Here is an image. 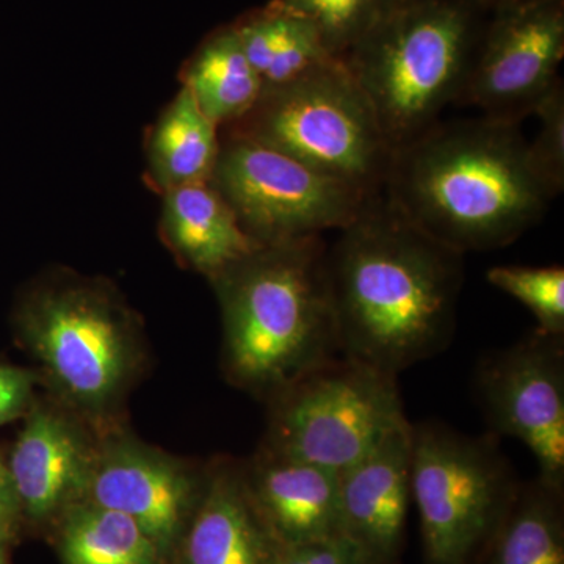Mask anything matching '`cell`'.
<instances>
[{"label": "cell", "mask_w": 564, "mask_h": 564, "mask_svg": "<svg viewBox=\"0 0 564 564\" xmlns=\"http://www.w3.org/2000/svg\"><path fill=\"white\" fill-rule=\"evenodd\" d=\"M462 252L411 225L383 195L326 247L339 352L399 377L454 339Z\"/></svg>", "instance_id": "1"}, {"label": "cell", "mask_w": 564, "mask_h": 564, "mask_svg": "<svg viewBox=\"0 0 564 564\" xmlns=\"http://www.w3.org/2000/svg\"><path fill=\"white\" fill-rule=\"evenodd\" d=\"M381 195L462 254L516 242L556 198L534 170L521 124L486 117L436 122L393 151Z\"/></svg>", "instance_id": "2"}, {"label": "cell", "mask_w": 564, "mask_h": 564, "mask_svg": "<svg viewBox=\"0 0 564 564\" xmlns=\"http://www.w3.org/2000/svg\"><path fill=\"white\" fill-rule=\"evenodd\" d=\"M321 236L263 245L215 278L234 384L273 399L340 356Z\"/></svg>", "instance_id": "3"}, {"label": "cell", "mask_w": 564, "mask_h": 564, "mask_svg": "<svg viewBox=\"0 0 564 564\" xmlns=\"http://www.w3.org/2000/svg\"><path fill=\"white\" fill-rule=\"evenodd\" d=\"M477 0H403L343 58L392 152L458 101L478 40Z\"/></svg>", "instance_id": "4"}, {"label": "cell", "mask_w": 564, "mask_h": 564, "mask_svg": "<svg viewBox=\"0 0 564 564\" xmlns=\"http://www.w3.org/2000/svg\"><path fill=\"white\" fill-rule=\"evenodd\" d=\"M237 133L302 162L315 172L380 195L392 150L377 115L343 61L265 88L236 122Z\"/></svg>", "instance_id": "5"}, {"label": "cell", "mask_w": 564, "mask_h": 564, "mask_svg": "<svg viewBox=\"0 0 564 564\" xmlns=\"http://www.w3.org/2000/svg\"><path fill=\"white\" fill-rule=\"evenodd\" d=\"M20 326L58 403L82 417L109 413L139 369L135 326L99 285L62 282L41 289L25 303Z\"/></svg>", "instance_id": "6"}, {"label": "cell", "mask_w": 564, "mask_h": 564, "mask_svg": "<svg viewBox=\"0 0 564 564\" xmlns=\"http://www.w3.org/2000/svg\"><path fill=\"white\" fill-rule=\"evenodd\" d=\"M411 496L425 564H475L513 503L519 481L494 434L440 422L411 425Z\"/></svg>", "instance_id": "7"}, {"label": "cell", "mask_w": 564, "mask_h": 564, "mask_svg": "<svg viewBox=\"0 0 564 564\" xmlns=\"http://www.w3.org/2000/svg\"><path fill=\"white\" fill-rule=\"evenodd\" d=\"M263 447L345 469L408 422L397 377L337 356L276 393Z\"/></svg>", "instance_id": "8"}, {"label": "cell", "mask_w": 564, "mask_h": 564, "mask_svg": "<svg viewBox=\"0 0 564 564\" xmlns=\"http://www.w3.org/2000/svg\"><path fill=\"white\" fill-rule=\"evenodd\" d=\"M210 184L261 245L340 231L377 196L237 132L220 143Z\"/></svg>", "instance_id": "9"}, {"label": "cell", "mask_w": 564, "mask_h": 564, "mask_svg": "<svg viewBox=\"0 0 564 564\" xmlns=\"http://www.w3.org/2000/svg\"><path fill=\"white\" fill-rule=\"evenodd\" d=\"M494 9L456 102L521 124L562 80L564 0H497Z\"/></svg>", "instance_id": "10"}, {"label": "cell", "mask_w": 564, "mask_h": 564, "mask_svg": "<svg viewBox=\"0 0 564 564\" xmlns=\"http://www.w3.org/2000/svg\"><path fill=\"white\" fill-rule=\"evenodd\" d=\"M564 337L536 329L518 344L485 356L475 389L494 436L529 448L538 477L564 489Z\"/></svg>", "instance_id": "11"}, {"label": "cell", "mask_w": 564, "mask_h": 564, "mask_svg": "<svg viewBox=\"0 0 564 564\" xmlns=\"http://www.w3.org/2000/svg\"><path fill=\"white\" fill-rule=\"evenodd\" d=\"M207 470L199 473L128 434H106L99 437L80 502L129 516L170 563L202 500Z\"/></svg>", "instance_id": "12"}, {"label": "cell", "mask_w": 564, "mask_h": 564, "mask_svg": "<svg viewBox=\"0 0 564 564\" xmlns=\"http://www.w3.org/2000/svg\"><path fill=\"white\" fill-rule=\"evenodd\" d=\"M98 441L62 403H32L7 462L21 519L51 525L84 499Z\"/></svg>", "instance_id": "13"}, {"label": "cell", "mask_w": 564, "mask_h": 564, "mask_svg": "<svg viewBox=\"0 0 564 564\" xmlns=\"http://www.w3.org/2000/svg\"><path fill=\"white\" fill-rule=\"evenodd\" d=\"M408 421L339 474L340 534L369 564H402L411 496Z\"/></svg>", "instance_id": "14"}, {"label": "cell", "mask_w": 564, "mask_h": 564, "mask_svg": "<svg viewBox=\"0 0 564 564\" xmlns=\"http://www.w3.org/2000/svg\"><path fill=\"white\" fill-rule=\"evenodd\" d=\"M256 510L281 545L340 534L339 473L263 447L243 464Z\"/></svg>", "instance_id": "15"}, {"label": "cell", "mask_w": 564, "mask_h": 564, "mask_svg": "<svg viewBox=\"0 0 564 564\" xmlns=\"http://www.w3.org/2000/svg\"><path fill=\"white\" fill-rule=\"evenodd\" d=\"M281 544L256 510L242 464L207 470L206 488L169 564H274Z\"/></svg>", "instance_id": "16"}, {"label": "cell", "mask_w": 564, "mask_h": 564, "mask_svg": "<svg viewBox=\"0 0 564 564\" xmlns=\"http://www.w3.org/2000/svg\"><path fill=\"white\" fill-rule=\"evenodd\" d=\"M162 228L182 261L212 280L263 247L243 231L210 181L166 192Z\"/></svg>", "instance_id": "17"}, {"label": "cell", "mask_w": 564, "mask_h": 564, "mask_svg": "<svg viewBox=\"0 0 564 564\" xmlns=\"http://www.w3.org/2000/svg\"><path fill=\"white\" fill-rule=\"evenodd\" d=\"M232 28L265 88L299 79L323 63L334 61L314 25L289 10L281 0L245 14Z\"/></svg>", "instance_id": "18"}, {"label": "cell", "mask_w": 564, "mask_h": 564, "mask_svg": "<svg viewBox=\"0 0 564 564\" xmlns=\"http://www.w3.org/2000/svg\"><path fill=\"white\" fill-rule=\"evenodd\" d=\"M475 564H564L563 489L540 477L519 484Z\"/></svg>", "instance_id": "19"}, {"label": "cell", "mask_w": 564, "mask_h": 564, "mask_svg": "<svg viewBox=\"0 0 564 564\" xmlns=\"http://www.w3.org/2000/svg\"><path fill=\"white\" fill-rule=\"evenodd\" d=\"M184 87L217 126L242 120L265 88L248 62L232 25L204 41L185 69Z\"/></svg>", "instance_id": "20"}, {"label": "cell", "mask_w": 564, "mask_h": 564, "mask_svg": "<svg viewBox=\"0 0 564 564\" xmlns=\"http://www.w3.org/2000/svg\"><path fill=\"white\" fill-rule=\"evenodd\" d=\"M54 530L62 564H169L133 519L99 505H73Z\"/></svg>", "instance_id": "21"}, {"label": "cell", "mask_w": 564, "mask_h": 564, "mask_svg": "<svg viewBox=\"0 0 564 564\" xmlns=\"http://www.w3.org/2000/svg\"><path fill=\"white\" fill-rule=\"evenodd\" d=\"M217 128L182 88L151 137L152 176L163 191L210 181L220 152Z\"/></svg>", "instance_id": "22"}, {"label": "cell", "mask_w": 564, "mask_h": 564, "mask_svg": "<svg viewBox=\"0 0 564 564\" xmlns=\"http://www.w3.org/2000/svg\"><path fill=\"white\" fill-rule=\"evenodd\" d=\"M302 14L321 35L325 50L343 61L351 47L372 31L403 0H281Z\"/></svg>", "instance_id": "23"}, {"label": "cell", "mask_w": 564, "mask_h": 564, "mask_svg": "<svg viewBox=\"0 0 564 564\" xmlns=\"http://www.w3.org/2000/svg\"><path fill=\"white\" fill-rule=\"evenodd\" d=\"M489 284L513 296L536 317L538 329L564 337V269L562 265L492 267Z\"/></svg>", "instance_id": "24"}, {"label": "cell", "mask_w": 564, "mask_h": 564, "mask_svg": "<svg viewBox=\"0 0 564 564\" xmlns=\"http://www.w3.org/2000/svg\"><path fill=\"white\" fill-rule=\"evenodd\" d=\"M540 118V131L529 143L530 158L541 180L555 196L564 188V87L563 82L538 104L533 111Z\"/></svg>", "instance_id": "25"}, {"label": "cell", "mask_w": 564, "mask_h": 564, "mask_svg": "<svg viewBox=\"0 0 564 564\" xmlns=\"http://www.w3.org/2000/svg\"><path fill=\"white\" fill-rule=\"evenodd\" d=\"M274 564H369L343 534L296 545H281Z\"/></svg>", "instance_id": "26"}, {"label": "cell", "mask_w": 564, "mask_h": 564, "mask_svg": "<svg viewBox=\"0 0 564 564\" xmlns=\"http://www.w3.org/2000/svg\"><path fill=\"white\" fill-rule=\"evenodd\" d=\"M35 378L29 370L0 364V426L28 414Z\"/></svg>", "instance_id": "27"}, {"label": "cell", "mask_w": 564, "mask_h": 564, "mask_svg": "<svg viewBox=\"0 0 564 564\" xmlns=\"http://www.w3.org/2000/svg\"><path fill=\"white\" fill-rule=\"evenodd\" d=\"M20 521V508H18L13 485H11L9 467L0 456V529L14 534Z\"/></svg>", "instance_id": "28"}, {"label": "cell", "mask_w": 564, "mask_h": 564, "mask_svg": "<svg viewBox=\"0 0 564 564\" xmlns=\"http://www.w3.org/2000/svg\"><path fill=\"white\" fill-rule=\"evenodd\" d=\"M13 534L7 530L0 529V564H9V556H7V545H9Z\"/></svg>", "instance_id": "29"}, {"label": "cell", "mask_w": 564, "mask_h": 564, "mask_svg": "<svg viewBox=\"0 0 564 564\" xmlns=\"http://www.w3.org/2000/svg\"><path fill=\"white\" fill-rule=\"evenodd\" d=\"M478 3H481V6H489V3H496V0H477Z\"/></svg>", "instance_id": "30"}, {"label": "cell", "mask_w": 564, "mask_h": 564, "mask_svg": "<svg viewBox=\"0 0 564 564\" xmlns=\"http://www.w3.org/2000/svg\"><path fill=\"white\" fill-rule=\"evenodd\" d=\"M496 2H497V0H496Z\"/></svg>", "instance_id": "31"}]
</instances>
